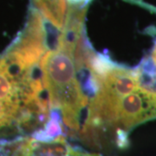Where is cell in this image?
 Here are the masks:
<instances>
[{"label":"cell","instance_id":"2","mask_svg":"<svg viewBox=\"0 0 156 156\" xmlns=\"http://www.w3.org/2000/svg\"><path fill=\"white\" fill-rule=\"evenodd\" d=\"M86 65L89 66L92 69V71L102 80L107 74L112 69L116 67L118 64L112 61L108 55L96 53L94 51L91 56H89Z\"/></svg>","mask_w":156,"mask_h":156},{"label":"cell","instance_id":"4","mask_svg":"<svg viewBox=\"0 0 156 156\" xmlns=\"http://www.w3.org/2000/svg\"><path fill=\"white\" fill-rule=\"evenodd\" d=\"M69 6L79 7V8H86L92 0H67Z\"/></svg>","mask_w":156,"mask_h":156},{"label":"cell","instance_id":"1","mask_svg":"<svg viewBox=\"0 0 156 156\" xmlns=\"http://www.w3.org/2000/svg\"><path fill=\"white\" fill-rule=\"evenodd\" d=\"M40 68L50 108L61 111L64 130L76 136L81 129V112L89 105V98L80 88L73 54L62 49L49 50L40 62Z\"/></svg>","mask_w":156,"mask_h":156},{"label":"cell","instance_id":"3","mask_svg":"<svg viewBox=\"0 0 156 156\" xmlns=\"http://www.w3.org/2000/svg\"><path fill=\"white\" fill-rule=\"evenodd\" d=\"M22 107L21 103L0 100V128L16 121Z\"/></svg>","mask_w":156,"mask_h":156}]
</instances>
